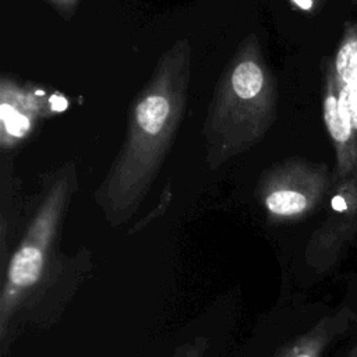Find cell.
I'll return each mask as SVG.
<instances>
[{
  "mask_svg": "<svg viewBox=\"0 0 357 357\" xmlns=\"http://www.w3.org/2000/svg\"><path fill=\"white\" fill-rule=\"evenodd\" d=\"M331 68L337 85L357 82V31L343 39Z\"/></svg>",
  "mask_w": 357,
  "mask_h": 357,
  "instance_id": "9",
  "label": "cell"
},
{
  "mask_svg": "<svg viewBox=\"0 0 357 357\" xmlns=\"http://www.w3.org/2000/svg\"><path fill=\"white\" fill-rule=\"evenodd\" d=\"M324 121L336 151L337 176L340 178L350 174L357 177V137L349 114L339 105L337 88L332 68H329L326 74Z\"/></svg>",
  "mask_w": 357,
  "mask_h": 357,
  "instance_id": "7",
  "label": "cell"
},
{
  "mask_svg": "<svg viewBox=\"0 0 357 357\" xmlns=\"http://www.w3.org/2000/svg\"><path fill=\"white\" fill-rule=\"evenodd\" d=\"M349 357H357V344H356V346L351 349V351H350Z\"/></svg>",
  "mask_w": 357,
  "mask_h": 357,
  "instance_id": "13",
  "label": "cell"
},
{
  "mask_svg": "<svg viewBox=\"0 0 357 357\" xmlns=\"http://www.w3.org/2000/svg\"><path fill=\"white\" fill-rule=\"evenodd\" d=\"M336 88H337L339 105L349 114V119L351 121V126L357 137V82L344 84V85L336 84Z\"/></svg>",
  "mask_w": 357,
  "mask_h": 357,
  "instance_id": "10",
  "label": "cell"
},
{
  "mask_svg": "<svg viewBox=\"0 0 357 357\" xmlns=\"http://www.w3.org/2000/svg\"><path fill=\"white\" fill-rule=\"evenodd\" d=\"M191 56L190 42L177 40L132 100L123 146L95 194L113 223L131 216L159 174L185 109Z\"/></svg>",
  "mask_w": 357,
  "mask_h": 357,
  "instance_id": "1",
  "label": "cell"
},
{
  "mask_svg": "<svg viewBox=\"0 0 357 357\" xmlns=\"http://www.w3.org/2000/svg\"><path fill=\"white\" fill-rule=\"evenodd\" d=\"M208 342L204 337H195L191 342L180 346L172 357H205Z\"/></svg>",
  "mask_w": 357,
  "mask_h": 357,
  "instance_id": "11",
  "label": "cell"
},
{
  "mask_svg": "<svg viewBox=\"0 0 357 357\" xmlns=\"http://www.w3.org/2000/svg\"><path fill=\"white\" fill-rule=\"evenodd\" d=\"M276 84L259 40L247 36L223 70L204 124L211 169L259 142L276 117Z\"/></svg>",
  "mask_w": 357,
  "mask_h": 357,
  "instance_id": "2",
  "label": "cell"
},
{
  "mask_svg": "<svg viewBox=\"0 0 357 357\" xmlns=\"http://www.w3.org/2000/svg\"><path fill=\"white\" fill-rule=\"evenodd\" d=\"M40 95L7 77L0 81V145L11 149L25 139L42 114Z\"/></svg>",
  "mask_w": 357,
  "mask_h": 357,
  "instance_id": "6",
  "label": "cell"
},
{
  "mask_svg": "<svg viewBox=\"0 0 357 357\" xmlns=\"http://www.w3.org/2000/svg\"><path fill=\"white\" fill-rule=\"evenodd\" d=\"M357 231V178L343 183L332 195L331 213L305 247V262L317 272L329 271Z\"/></svg>",
  "mask_w": 357,
  "mask_h": 357,
  "instance_id": "5",
  "label": "cell"
},
{
  "mask_svg": "<svg viewBox=\"0 0 357 357\" xmlns=\"http://www.w3.org/2000/svg\"><path fill=\"white\" fill-rule=\"evenodd\" d=\"M291 1L301 10H310L314 4V0H291Z\"/></svg>",
  "mask_w": 357,
  "mask_h": 357,
  "instance_id": "12",
  "label": "cell"
},
{
  "mask_svg": "<svg viewBox=\"0 0 357 357\" xmlns=\"http://www.w3.org/2000/svg\"><path fill=\"white\" fill-rule=\"evenodd\" d=\"M77 187L74 166L59 173L40 202L22 240L13 252L0 293V335H6L10 319L45 273L56 234Z\"/></svg>",
  "mask_w": 357,
  "mask_h": 357,
  "instance_id": "3",
  "label": "cell"
},
{
  "mask_svg": "<svg viewBox=\"0 0 357 357\" xmlns=\"http://www.w3.org/2000/svg\"><path fill=\"white\" fill-rule=\"evenodd\" d=\"M328 188L325 167L289 159L273 165L261 176L255 194L271 223H287L314 212Z\"/></svg>",
  "mask_w": 357,
  "mask_h": 357,
  "instance_id": "4",
  "label": "cell"
},
{
  "mask_svg": "<svg viewBox=\"0 0 357 357\" xmlns=\"http://www.w3.org/2000/svg\"><path fill=\"white\" fill-rule=\"evenodd\" d=\"M357 322V308L343 305L322 317L307 332L282 347L275 357H324L329 344Z\"/></svg>",
  "mask_w": 357,
  "mask_h": 357,
  "instance_id": "8",
  "label": "cell"
}]
</instances>
